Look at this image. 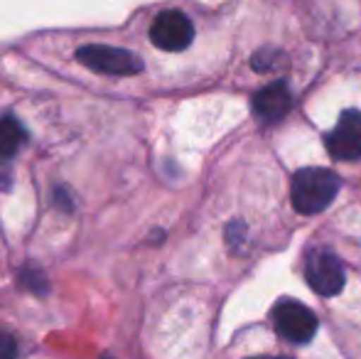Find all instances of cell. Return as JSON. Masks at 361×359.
<instances>
[{"label":"cell","mask_w":361,"mask_h":359,"mask_svg":"<svg viewBox=\"0 0 361 359\" xmlns=\"http://www.w3.org/2000/svg\"><path fill=\"white\" fill-rule=\"evenodd\" d=\"M339 192V178L332 170L324 168H305L295 173L290 200L300 214H319L334 202Z\"/></svg>","instance_id":"obj_1"},{"label":"cell","mask_w":361,"mask_h":359,"mask_svg":"<svg viewBox=\"0 0 361 359\" xmlns=\"http://www.w3.org/2000/svg\"><path fill=\"white\" fill-rule=\"evenodd\" d=\"M76 59L86 69L109 77H133L143 72V59L135 52L123 47H111V44H84L76 49Z\"/></svg>","instance_id":"obj_2"},{"label":"cell","mask_w":361,"mask_h":359,"mask_svg":"<svg viewBox=\"0 0 361 359\" xmlns=\"http://www.w3.org/2000/svg\"><path fill=\"white\" fill-rule=\"evenodd\" d=\"M273 325L283 340L307 345L317 332V315L298 300H281L273 308Z\"/></svg>","instance_id":"obj_3"},{"label":"cell","mask_w":361,"mask_h":359,"mask_svg":"<svg viewBox=\"0 0 361 359\" xmlns=\"http://www.w3.org/2000/svg\"><path fill=\"white\" fill-rule=\"evenodd\" d=\"M195 39V25L180 10H165L150 25V42L162 52H182Z\"/></svg>","instance_id":"obj_4"},{"label":"cell","mask_w":361,"mask_h":359,"mask_svg":"<svg viewBox=\"0 0 361 359\" xmlns=\"http://www.w3.org/2000/svg\"><path fill=\"white\" fill-rule=\"evenodd\" d=\"M329 155L334 160H359L361 158V111L349 109L339 116L337 126L324 135Z\"/></svg>","instance_id":"obj_5"},{"label":"cell","mask_w":361,"mask_h":359,"mask_svg":"<svg viewBox=\"0 0 361 359\" xmlns=\"http://www.w3.org/2000/svg\"><path fill=\"white\" fill-rule=\"evenodd\" d=\"M305 278L317 296L332 298L344 288V266L329 251H312L305 266Z\"/></svg>","instance_id":"obj_6"},{"label":"cell","mask_w":361,"mask_h":359,"mask_svg":"<svg viewBox=\"0 0 361 359\" xmlns=\"http://www.w3.org/2000/svg\"><path fill=\"white\" fill-rule=\"evenodd\" d=\"M290 106H293V96H290V89L283 79L268 84V87L256 91V96H253V114L263 123H278V121H283L288 116Z\"/></svg>","instance_id":"obj_7"},{"label":"cell","mask_w":361,"mask_h":359,"mask_svg":"<svg viewBox=\"0 0 361 359\" xmlns=\"http://www.w3.org/2000/svg\"><path fill=\"white\" fill-rule=\"evenodd\" d=\"M27 140L25 126L13 114L0 116V158H13Z\"/></svg>","instance_id":"obj_8"},{"label":"cell","mask_w":361,"mask_h":359,"mask_svg":"<svg viewBox=\"0 0 361 359\" xmlns=\"http://www.w3.org/2000/svg\"><path fill=\"white\" fill-rule=\"evenodd\" d=\"M18 357V342L13 335L0 330V359H15Z\"/></svg>","instance_id":"obj_9"},{"label":"cell","mask_w":361,"mask_h":359,"mask_svg":"<svg viewBox=\"0 0 361 359\" xmlns=\"http://www.w3.org/2000/svg\"><path fill=\"white\" fill-rule=\"evenodd\" d=\"M20 281H23V286L25 288H32L35 293H42L44 288V276L39 271H25L23 276H20Z\"/></svg>","instance_id":"obj_10"},{"label":"cell","mask_w":361,"mask_h":359,"mask_svg":"<svg viewBox=\"0 0 361 359\" xmlns=\"http://www.w3.org/2000/svg\"><path fill=\"white\" fill-rule=\"evenodd\" d=\"M253 69H256V72H266V69H276V52H268V49H263V52H258L256 57H253Z\"/></svg>","instance_id":"obj_11"},{"label":"cell","mask_w":361,"mask_h":359,"mask_svg":"<svg viewBox=\"0 0 361 359\" xmlns=\"http://www.w3.org/2000/svg\"><path fill=\"white\" fill-rule=\"evenodd\" d=\"M248 359H290V357H248Z\"/></svg>","instance_id":"obj_12"}]
</instances>
